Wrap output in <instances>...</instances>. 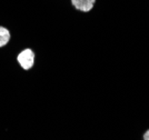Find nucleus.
<instances>
[{
    "instance_id": "f03ea898",
    "label": "nucleus",
    "mask_w": 149,
    "mask_h": 140,
    "mask_svg": "<svg viewBox=\"0 0 149 140\" xmlns=\"http://www.w3.org/2000/svg\"><path fill=\"white\" fill-rule=\"evenodd\" d=\"M97 0H70L71 6L80 12H89L93 9Z\"/></svg>"
},
{
    "instance_id": "f257e3e1",
    "label": "nucleus",
    "mask_w": 149,
    "mask_h": 140,
    "mask_svg": "<svg viewBox=\"0 0 149 140\" xmlns=\"http://www.w3.org/2000/svg\"><path fill=\"white\" fill-rule=\"evenodd\" d=\"M35 60H36V54L31 48L22 49L17 56V62L26 71L30 70L31 68L33 67Z\"/></svg>"
},
{
    "instance_id": "7ed1b4c3",
    "label": "nucleus",
    "mask_w": 149,
    "mask_h": 140,
    "mask_svg": "<svg viewBox=\"0 0 149 140\" xmlns=\"http://www.w3.org/2000/svg\"><path fill=\"white\" fill-rule=\"evenodd\" d=\"M10 40H11L10 30L3 26H0V48H3L5 46H7L10 42Z\"/></svg>"
},
{
    "instance_id": "20e7f679",
    "label": "nucleus",
    "mask_w": 149,
    "mask_h": 140,
    "mask_svg": "<svg viewBox=\"0 0 149 140\" xmlns=\"http://www.w3.org/2000/svg\"><path fill=\"white\" fill-rule=\"evenodd\" d=\"M143 140H149V129L143 134Z\"/></svg>"
}]
</instances>
